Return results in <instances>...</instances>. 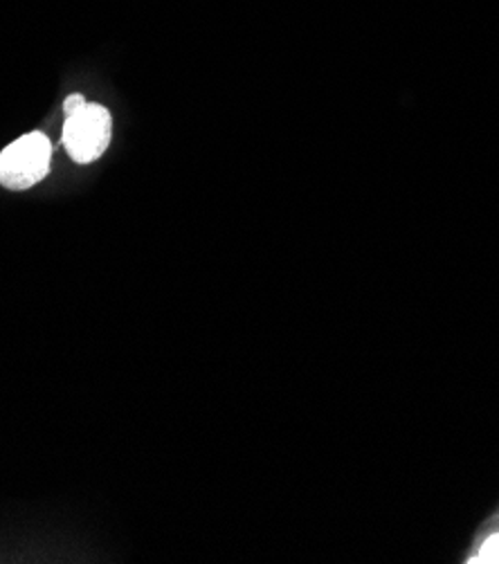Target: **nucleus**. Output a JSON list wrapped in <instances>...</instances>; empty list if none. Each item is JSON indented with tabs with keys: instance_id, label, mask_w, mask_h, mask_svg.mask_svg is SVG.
<instances>
[{
	"instance_id": "f257e3e1",
	"label": "nucleus",
	"mask_w": 499,
	"mask_h": 564,
	"mask_svg": "<svg viewBox=\"0 0 499 564\" xmlns=\"http://www.w3.org/2000/svg\"><path fill=\"white\" fill-rule=\"evenodd\" d=\"M50 160L52 144L43 133L34 131L19 138L0 153V185L14 192L34 187L47 176Z\"/></svg>"
},
{
	"instance_id": "f03ea898",
	"label": "nucleus",
	"mask_w": 499,
	"mask_h": 564,
	"mask_svg": "<svg viewBox=\"0 0 499 564\" xmlns=\"http://www.w3.org/2000/svg\"><path fill=\"white\" fill-rule=\"evenodd\" d=\"M110 112L99 104H86L75 116L66 118L64 147L75 162H95L110 144Z\"/></svg>"
},
{
	"instance_id": "7ed1b4c3",
	"label": "nucleus",
	"mask_w": 499,
	"mask_h": 564,
	"mask_svg": "<svg viewBox=\"0 0 499 564\" xmlns=\"http://www.w3.org/2000/svg\"><path fill=\"white\" fill-rule=\"evenodd\" d=\"M481 560L484 562H499V533L488 538L484 542V549H481Z\"/></svg>"
},
{
	"instance_id": "20e7f679",
	"label": "nucleus",
	"mask_w": 499,
	"mask_h": 564,
	"mask_svg": "<svg viewBox=\"0 0 499 564\" xmlns=\"http://www.w3.org/2000/svg\"><path fill=\"white\" fill-rule=\"evenodd\" d=\"M86 104H88V101L84 99V95H70V97H66V101H64V112H66V118L75 116V112H77V110H82Z\"/></svg>"
}]
</instances>
